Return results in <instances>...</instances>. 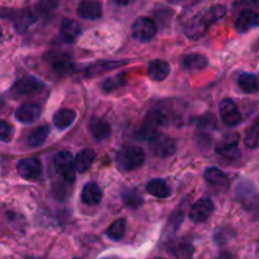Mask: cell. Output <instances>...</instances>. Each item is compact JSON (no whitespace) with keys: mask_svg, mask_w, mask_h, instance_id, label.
<instances>
[{"mask_svg":"<svg viewBox=\"0 0 259 259\" xmlns=\"http://www.w3.org/2000/svg\"><path fill=\"white\" fill-rule=\"evenodd\" d=\"M259 27V13L255 10H244L235 20V29L239 33H247Z\"/></svg>","mask_w":259,"mask_h":259,"instance_id":"14","label":"cell"},{"mask_svg":"<svg viewBox=\"0 0 259 259\" xmlns=\"http://www.w3.org/2000/svg\"><path fill=\"white\" fill-rule=\"evenodd\" d=\"M225 14H227L225 5H214V7L209 8L207 10L201 12L200 14L195 15L192 19H190L187 24L185 25V34L192 40L200 39L209 30V28L215 22L223 19Z\"/></svg>","mask_w":259,"mask_h":259,"instance_id":"1","label":"cell"},{"mask_svg":"<svg viewBox=\"0 0 259 259\" xmlns=\"http://www.w3.org/2000/svg\"><path fill=\"white\" fill-rule=\"evenodd\" d=\"M17 171L22 179L37 180L42 175V163L38 158L20 159L17 164Z\"/></svg>","mask_w":259,"mask_h":259,"instance_id":"13","label":"cell"},{"mask_svg":"<svg viewBox=\"0 0 259 259\" xmlns=\"http://www.w3.org/2000/svg\"><path fill=\"white\" fill-rule=\"evenodd\" d=\"M53 68L58 73H68L72 66H71L70 60L67 57H56L53 60Z\"/></svg>","mask_w":259,"mask_h":259,"instance_id":"32","label":"cell"},{"mask_svg":"<svg viewBox=\"0 0 259 259\" xmlns=\"http://www.w3.org/2000/svg\"><path fill=\"white\" fill-rule=\"evenodd\" d=\"M205 180L210 186L217 190H227L228 185H229L227 175L217 167H209L205 171Z\"/></svg>","mask_w":259,"mask_h":259,"instance_id":"17","label":"cell"},{"mask_svg":"<svg viewBox=\"0 0 259 259\" xmlns=\"http://www.w3.org/2000/svg\"><path fill=\"white\" fill-rule=\"evenodd\" d=\"M244 143L250 149L259 148V119L248 128L244 137Z\"/></svg>","mask_w":259,"mask_h":259,"instance_id":"30","label":"cell"},{"mask_svg":"<svg viewBox=\"0 0 259 259\" xmlns=\"http://www.w3.org/2000/svg\"><path fill=\"white\" fill-rule=\"evenodd\" d=\"M77 14L83 19L96 20L103 14V5L98 0H82L77 7Z\"/></svg>","mask_w":259,"mask_h":259,"instance_id":"15","label":"cell"},{"mask_svg":"<svg viewBox=\"0 0 259 259\" xmlns=\"http://www.w3.org/2000/svg\"><path fill=\"white\" fill-rule=\"evenodd\" d=\"M76 119V111L72 109H61L53 116V124L57 129L63 131L72 125Z\"/></svg>","mask_w":259,"mask_h":259,"instance_id":"24","label":"cell"},{"mask_svg":"<svg viewBox=\"0 0 259 259\" xmlns=\"http://www.w3.org/2000/svg\"><path fill=\"white\" fill-rule=\"evenodd\" d=\"M2 17L5 18H12L13 24H14L15 30L18 33H24L29 29L30 25L34 24L37 22V18L35 15H33L32 13L28 12V10H19V12H14V10H3L0 13Z\"/></svg>","mask_w":259,"mask_h":259,"instance_id":"10","label":"cell"},{"mask_svg":"<svg viewBox=\"0 0 259 259\" xmlns=\"http://www.w3.org/2000/svg\"><path fill=\"white\" fill-rule=\"evenodd\" d=\"M215 152L228 159H237L240 157L239 136L235 133L228 134L215 146Z\"/></svg>","mask_w":259,"mask_h":259,"instance_id":"8","label":"cell"},{"mask_svg":"<svg viewBox=\"0 0 259 259\" xmlns=\"http://www.w3.org/2000/svg\"><path fill=\"white\" fill-rule=\"evenodd\" d=\"M238 86L245 94H254L259 91L258 76L254 73L243 72L238 77Z\"/></svg>","mask_w":259,"mask_h":259,"instance_id":"23","label":"cell"},{"mask_svg":"<svg viewBox=\"0 0 259 259\" xmlns=\"http://www.w3.org/2000/svg\"><path fill=\"white\" fill-rule=\"evenodd\" d=\"M95 158L96 153L94 149H82V151L78 152V153L76 154L75 158H73V168H75V171L78 172V174H83V172H86L91 166H93Z\"/></svg>","mask_w":259,"mask_h":259,"instance_id":"18","label":"cell"},{"mask_svg":"<svg viewBox=\"0 0 259 259\" xmlns=\"http://www.w3.org/2000/svg\"><path fill=\"white\" fill-rule=\"evenodd\" d=\"M123 200L124 202H125L126 206L133 207V209L139 207L143 204V197H142L138 192L134 191V190H126L123 194Z\"/></svg>","mask_w":259,"mask_h":259,"instance_id":"31","label":"cell"},{"mask_svg":"<svg viewBox=\"0 0 259 259\" xmlns=\"http://www.w3.org/2000/svg\"><path fill=\"white\" fill-rule=\"evenodd\" d=\"M149 147H151V151L157 157H161V158L172 156L176 152V142L161 133L157 134L156 137H153L149 141Z\"/></svg>","mask_w":259,"mask_h":259,"instance_id":"11","label":"cell"},{"mask_svg":"<svg viewBox=\"0 0 259 259\" xmlns=\"http://www.w3.org/2000/svg\"><path fill=\"white\" fill-rule=\"evenodd\" d=\"M258 80H259V76H258Z\"/></svg>","mask_w":259,"mask_h":259,"instance_id":"43","label":"cell"},{"mask_svg":"<svg viewBox=\"0 0 259 259\" xmlns=\"http://www.w3.org/2000/svg\"><path fill=\"white\" fill-rule=\"evenodd\" d=\"M214 202L207 197L200 199L199 201L195 202L191 207H190L189 217L194 223H205L214 212Z\"/></svg>","mask_w":259,"mask_h":259,"instance_id":"12","label":"cell"},{"mask_svg":"<svg viewBox=\"0 0 259 259\" xmlns=\"http://www.w3.org/2000/svg\"><path fill=\"white\" fill-rule=\"evenodd\" d=\"M154 259H166V258H162V257H156Z\"/></svg>","mask_w":259,"mask_h":259,"instance_id":"41","label":"cell"},{"mask_svg":"<svg viewBox=\"0 0 259 259\" xmlns=\"http://www.w3.org/2000/svg\"><path fill=\"white\" fill-rule=\"evenodd\" d=\"M182 65L187 70H202V68L207 67L209 60L206 56L201 55V53H190L184 57Z\"/></svg>","mask_w":259,"mask_h":259,"instance_id":"26","label":"cell"},{"mask_svg":"<svg viewBox=\"0 0 259 259\" xmlns=\"http://www.w3.org/2000/svg\"><path fill=\"white\" fill-rule=\"evenodd\" d=\"M195 253V248L191 243L181 242L169 249V254L172 259H192Z\"/></svg>","mask_w":259,"mask_h":259,"instance_id":"27","label":"cell"},{"mask_svg":"<svg viewBox=\"0 0 259 259\" xmlns=\"http://www.w3.org/2000/svg\"><path fill=\"white\" fill-rule=\"evenodd\" d=\"M146 190L149 195H152L154 197H158V199H166V197H168L171 195V190L167 186L166 182L159 179H154L152 181H149L147 184Z\"/></svg>","mask_w":259,"mask_h":259,"instance_id":"25","label":"cell"},{"mask_svg":"<svg viewBox=\"0 0 259 259\" xmlns=\"http://www.w3.org/2000/svg\"><path fill=\"white\" fill-rule=\"evenodd\" d=\"M50 134V126L42 125L38 128L33 129L29 134H28V144L30 147H40L46 142Z\"/></svg>","mask_w":259,"mask_h":259,"instance_id":"28","label":"cell"},{"mask_svg":"<svg viewBox=\"0 0 259 259\" xmlns=\"http://www.w3.org/2000/svg\"><path fill=\"white\" fill-rule=\"evenodd\" d=\"M146 153L138 146H124L118 151L115 157L116 167L120 171H132L144 163Z\"/></svg>","mask_w":259,"mask_h":259,"instance_id":"2","label":"cell"},{"mask_svg":"<svg viewBox=\"0 0 259 259\" xmlns=\"http://www.w3.org/2000/svg\"><path fill=\"white\" fill-rule=\"evenodd\" d=\"M217 126V119L212 114L202 116L199 121V129H214Z\"/></svg>","mask_w":259,"mask_h":259,"instance_id":"35","label":"cell"},{"mask_svg":"<svg viewBox=\"0 0 259 259\" xmlns=\"http://www.w3.org/2000/svg\"><path fill=\"white\" fill-rule=\"evenodd\" d=\"M157 25L151 18L139 17L132 25V35L139 42H148L156 35Z\"/></svg>","mask_w":259,"mask_h":259,"instance_id":"6","label":"cell"},{"mask_svg":"<svg viewBox=\"0 0 259 259\" xmlns=\"http://www.w3.org/2000/svg\"><path fill=\"white\" fill-rule=\"evenodd\" d=\"M171 72V66L162 60H154L148 66V75L154 81H163Z\"/></svg>","mask_w":259,"mask_h":259,"instance_id":"22","label":"cell"},{"mask_svg":"<svg viewBox=\"0 0 259 259\" xmlns=\"http://www.w3.org/2000/svg\"><path fill=\"white\" fill-rule=\"evenodd\" d=\"M42 114V110L35 104H24V105L19 106L18 110L15 111V118L18 121L23 124H30L38 120Z\"/></svg>","mask_w":259,"mask_h":259,"instance_id":"16","label":"cell"},{"mask_svg":"<svg viewBox=\"0 0 259 259\" xmlns=\"http://www.w3.org/2000/svg\"><path fill=\"white\" fill-rule=\"evenodd\" d=\"M55 169L60 176L63 177L66 182L72 184L75 181V168H73V158L68 151H61L60 153L56 154L53 159Z\"/></svg>","mask_w":259,"mask_h":259,"instance_id":"7","label":"cell"},{"mask_svg":"<svg viewBox=\"0 0 259 259\" xmlns=\"http://www.w3.org/2000/svg\"><path fill=\"white\" fill-rule=\"evenodd\" d=\"M219 114L223 123L227 126H230V128H234V126L239 125L243 120V116L239 108H238V105L232 99H224V100H222V103L219 104Z\"/></svg>","mask_w":259,"mask_h":259,"instance_id":"5","label":"cell"},{"mask_svg":"<svg viewBox=\"0 0 259 259\" xmlns=\"http://www.w3.org/2000/svg\"><path fill=\"white\" fill-rule=\"evenodd\" d=\"M215 259H235V257H234V254H233V253L223 252V253H220V254L218 255V257Z\"/></svg>","mask_w":259,"mask_h":259,"instance_id":"37","label":"cell"},{"mask_svg":"<svg viewBox=\"0 0 259 259\" xmlns=\"http://www.w3.org/2000/svg\"><path fill=\"white\" fill-rule=\"evenodd\" d=\"M81 25L78 24L76 20L72 19H65L61 24L60 28V35L62 38L63 42L66 43H73L78 37L81 35Z\"/></svg>","mask_w":259,"mask_h":259,"instance_id":"19","label":"cell"},{"mask_svg":"<svg viewBox=\"0 0 259 259\" xmlns=\"http://www.w3.org/2000/svg\"><path fill=\"white\" fill-rule=\"evenodd\" d=\"M182 219H184V215H182V211H177V212H175L174 215H172L171 220H169V224L174 225L175 229H177V228H179L180 225H181Z\"/></svg>","mask_w":259,"mask_h":259,"instance_id":"36","label":"cell"},{"mask_svg":"<svg viewBox=\"0 0 259 259\" xmlns=\"http://www.w3.org/2000/svg\"><path fill=\"white\" fill-rule=\"evenodd\" d=\"M168 3H171V4H177V3H180L181 0H167Z\"/></svg>","mask_w":259,"mask_h":259,"instance_id":"39","label":"cell"},{"mask_svg":"<svg viewBox=\"0 0 259 259\" xmlns=\"http://www.w3.org/2000/svg\"><path fill=\"white\" fill-rule=\"evenodd\" d=\"M167 120H168V119H167L166 114H164L163 111L158 110V109L151 110L147 114L143 124H142L138 133H137V137H138L141 141H151L153 137L159 134V129L163 125H166Z\"/></svg>","mask_w":259,"mask_h":259,"instance_id":"3","label":"cell"},{"mask_svg":"<svg viewBox=\"0 0 259 259\" xmlns=\"http://www.w3.org/2000/svg\"><path fill=\"white\" fill-rule=\"evenodd\" d=\"M126 232V220L125 219H116L110 227L106 230V235L109 237V239L111 240H120L123 239L124 235Z\"/></svg>","mask_w":259,"mask_h":259,"instance_id":"29","label":"cell"},{"mask_svg":"<svg viewBox=\"0 0 259 259\" xmlns=\"http://www.w3.org/2000/svg\"><path fill=\"white\" fill-rule=\"evenodd\" d=\"M81 200H82L83 204L90 205V206L99 205L103 200V190L96 184H93V182L85 185L82 192H81Z\"/></svg>","mask_w":259,"mask_h":259,"instance_id":"21","label":"cell"},{"mask_svg":"<svg viewBox=\"0 0 259 259\" xmlns=\"http://www.w3.org/2000/svg\"><path fill=\"white\" fill-rule=\"evenodd\" d=\"M13 136H14V131L13 126L10 125L8 121L0 120V141L3 142H10L12 141Z\"/></svg>","mask_w":259,"mask_h":259,"instance_id":"34","label":"cell"},{"mask_svg":"<svg viewBox=\"0 0 259 259\" xmlns=\"http://www.w3.org/2000/svg\"><path fill=\"white\" fill-rule=\"evenodd\" d=\"M114 2L119 5H129L132 4V3L136 2V0H114Z\"/></svg>","mask_w":259,"mask_h":259,"instance_id":"38","label":"cell"},{"mask_svg":"<svg viewBox=\"0 0 259 259\" xmlns=\"http://www.w3.org/2000/svg\"><path fill=\"white\" fill-rule=\"evenodd\" d=\"M237 199L245 209L250 210L259 204V192L250 180H242L237 186Z\"/></svg>","mask_w":259,"mask_h":259,"instance_id":"4","label":"cell"},{"mask_svg":"<svg viewBox=\"0 0 259 259\" xmlns=\"http://www.w3.org/2000/svg\"><path fill=\"white\" fill-rule=\"evenodd\" d=\"M75 259H80V258H75Z\"/></svg>","mask_w":259,"mask_h":259,"instance_id":"42","label":"cell"},{"mask_svg":"<svg viewBox=\"0 0 259 259\" xmlns=\"http://www.w3.org/2000/svg\"><path fill=\"white\" fill-rule=\"evenodd\" d=\"M43 88H45V83L39 78L33 77V76H27V77L19 78L18 81H15V83L10 89V94L15 96V98H18V96H27L42 90Z\"/></svg>","mask_w":259,"mask_h":259,"instance_id":"9","label":"cell"},{"mask_svg":"<svg viewBox=\"0 0 259 259\" xmlns=\"http://www.w3.org/2000/svg\"><path fill=\"white\" fill-rule=\"evenodd\" d=\"M124 82H125V80L121 78V76H116V77H110L108 78V80H105L101 86H103V90L105 91V93H111V91L120 88Z\"/></svg>","mask_w":259,"mask_h":259,"instance_id":"33","label":"cell"},{"mask_svg":"<svg viewBox=\"0 0 259 259\" xmlns=\"http://www.w3.org/2000/svg\"><path fill=\"white\" fill-rule=\"evenodd\" d=\"M3 38V32H2V28H0V40H2Z\"/></svg>","mask_w":259,"mask_h":259,"instance_id":"40","label":"cell"},{"mask_svg":"<svg viewBox=\"0 0 259 259\" xmlns=\"http://www.w3.org/2000/svg\"><path fill=\"white\" fill-rule=\"evenodd\" d=\"M89 129L90 133L96 141H105L110 137L111 128L110 124L101 118H93L89 123Z\"/></svg>","mask_w":259,"mask_h":259,"instance_id":"20","label":"cell"}]
</instances>
